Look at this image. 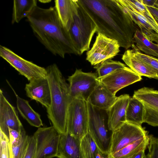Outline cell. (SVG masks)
I'll use <instances>...</instances> for the list:
<instances>
[{
  "mask_svg": "<svg viewBox=\"0 0 158 158\" xmlns=\"http://www.w3.org/2000/svg\"><path fill=\"white\" fill-rule=\"evenodd\" d=\"M29 137L30 136L26 134L25 129H24L22 132L19 143L16 146H10L11 158H23Z\"/></svg>",
  "mask_w": 158,
  "mask_h": 158,
  "instance_id": "obj_29",
  "label": "cell"
},
{
  "mask_svg": "<svg viewBox=\"0 0 158 158\" xmlns=\"http://www.w3.org/2000/svg\"><path fill=\"white\" fill-rule=\"evenodd\" d=\"M15 93L17 109L23 117L31 126L39 128L43 126L40 115L32 108L27 101Z\"/></svg>",
  "mask_w": 158,
  "mask_h": 158,
  "instance_id": "obj_22",
  "label": "cell"
},
{
  "mask_svg": "<svg viewBox=\"0 0 158 158\" xmlns=\"http://www.w3.org/2000/svg\"><path fill=\"white\" fill-rule=\"evenodd\" d=\"M126 66L124 64L119 61L109 59L95 65L94 68L96 69L98 77H103L115 70Z\"/></svg>",
  "mask_w": 158,
  "mask_h": 158,
  "instance_id": "obj_28",
  "label": "cell"
},
{
  "mask_svg": "<svg viewBox=\"0 0 158 158\" xmlns=\"http://www.w3.org/2000/svg\"><path fill=\"white\" fill-rule=\"evenodd\" d=\"M154 6L158 9V0H156Z\"/></svg>",
  "mask_w": 158,
  "mask_h": 158,
  "instance_id": "obj_38",
  "label": "cell"
},
{
  "mask_svg": "<svg viewBox=\"0 0 158 158\" xmlns=\"http://www.w3.org/2000/svg\"><path fill=\"white\" fill-rule=\"evenodd\" d=\"M56 158H59V157H57ZM106 158H109V156H108V157H107Z\"/></svg>",
  "mask_w": 158,
  "mask_h": 158,
  "instance_id": "obj_39",
  "label": "cell"
},
{
  "mask_svg": "<svg viewBox=\"0 0 158 158\" xmlns=\"http://www.w3.org/2000/svg\"><path fill=\"white\" fill-rule=\"evenodd\" d=\"M117 1L127 11L134 22L139 27L143 35L151 41L158 44V34L150 23L128 3L127 0Z\"/></svg>",
  "mask_w": 158,
  "mask_h": 158,
  "instance_id": "obj_17",
  "label": "cell"
},
{
  "mask_svg": "<svg viewBox=\"0 0 158 158\" xmlns=\"http://www.w3.org/2000/svg\"><path fill=\"white\" fill-rule=\"evenodd\" d=\"M9 142L11 146L17 145L19 143L22 135V132L24 129L21 131L9 128Z\"/></svg>",
  "mask_w": 158,
  "mask_h": 158,
  "instance_id": "obj_34",
  "label": "cell"
},
{
  "mask_svg": "<svg viewBox=\"0 0 158 158\" xmlns=\"http://www.w3.org/2000/svg\"><path fill=\"white\" fill-rule=\"evenodd\" d=\"M149 139L148 135L135 141L118 151L109 155V158H132L142 150L146 149Z\"/></svg>",
  "mask_w": 158,
  "mask_h": 158,
  "instance_id": "obj_24",
  "label": "cell"
},
{
  "mask_svg": "<svg viewBox=\"0 0 158 158\" xmlns=\"http://www.w3.org/2000/svg\"></svg>",
  "mask_w": 158,
  "mask_h": 158,
  "instance_id": "obj_40",
  "label": "cell"
},
{
  "mask_svg": "<svg viewBox=\"0 0 158 158\" xmlns=\"http://www.w3.org/2000/svg\"><path fill=\"white\" fill-rule=\"evenodd\" d=\"M87 103L88 133L101 152L109 155L110 137L108 133V131H110L108 128L107 111L94 106L88 102Z\"/></svg>",
  "mask_w": 158,
  "mask_h": 158,
  "instance_id": "obj_5",
  "label": "cell"
},
{
  "mask_svg": "<svg viewBox=\"0 0 158 158\" xmlns=\"http://www.w3.org/2000/svg\"><path fill=\"white\" fill-rule=\"evenodd\" d=\"M98 78L97 73L85 72L81 69H76L74 73L67 79L70 100L78 98L87 102L99 84Z\"/></svg>",
  "mask_w": 158,
  "mask_h": 158,
  "instance_id": "obj_7",
  "label": "cell"
},
{
  "mask_svg": "<svg viewBox=\"0 0 158 158\" xmlns=\"http://www.w3.org/2000/svg\"><path fill=\"white\" fill-rule=\"evenodd\" d=\"M132 97L143 105V123L158 127V90L144 87L135 91Z\"/></svg>",
  "mask_w": 158,
  "mask_h": 158,
  "instance_id": "obj_13",
  "label": "cell"
},
{
  "mask_svg": "<svg viewBox=\"0 0 158 158\" xmlns=\"http://www.w3.org/2000/svg\"><path fill=\"white\" fill-rule=\"evenodd\" d=\"M36 148V140L33 135L30 136L23 158H34Z\"/></svg>",
  "mask_w": 158,
  "mask_h": 158,
  "instance_id": "obj_33",
  "label": "cell"
},
{
  "mask_svg": "<svg viewBox=\"0 0 158 158\" xmlns=\"http://www.w3.org/2000/svg\"><path fill=\"white\" fill-rule=\"evenodd\" d=\"M122 59L129 68L140 76L158 79L156 73L137 58L132 49L127 50L123 54Z\"/></svg>",
  "mask_w": 158,
  "mask_h": 158,
  "instance_id": "obj_19",
  "label": "cell"
},
{
  "mask_svg": "<svg viewBox=\"0 0 158 158\" xmlns=\"http://www.w3.org/2000/svg\"><path fill=\"white\" fill-rule=\"evenodd\" d=\"M120 47L116 40L98 33L92 47L86 52V60L95 66L116 56L120 51Z\"/></svg>",
  "mask_w": 158,
  "mask_h": 158,
  "instance_id": "obj_9",
  "label": "cell"
},
{
  "mask_svg": "<svg viewBox=\"0 0 158 158\" xmlns=\"http://www.w3.org/2000/svg\"><path fill=\"white\" fill-rule=\"evenodd\" d=\"M94 22L97 32L117 40L127 50L134 44L137 28L130 15L117 0H77Z\"/></svg>",
  "mask_w": 158,
  "mask_h": 158,
  "instance_id": "obj_1",
  "label": "cell"
},
{
  "mask_svg": "<svg viewBox=\"0 0 158 158\" xmlns=\"http://www.w3.org/2000/svg\"><path fill=\"white\" fill-rule=\"evenodd\" d=\"M0 56L29 81L34 78L47 77L46 68L23 59L10 49L1 45Z\"/></svg>",
  "mask_w": 158,
  "mask_h": 158,
  "instance_id": "obj_11",
  "label": "cell"
},
{
  "mask_svg": "<svg viewBox=\"0 0 158 158\" xmlns=\"http://www.w3.org/2000/svg\"><path fill=\"white\" fill-rule=\"evenodd\" d=\"M25 89L27 96L32 100L38 102L47 109L51 102V92L46 77L34 78L26 85Z\"/></svg>",
  "mask_w": 158,
  "mask_h": 158,
  "instance_id": "obj_15",
  "label": "cell"
},
{
  "mask_svg": "<svg viewBox=\"0 0 158 158\" xmlns=\"http://www.w3.org/2000/svg\"><path fill=\"white\" fill-rule=\"evenodd\" d=\"M117 98L99 83L90 95L87 102L94 106L107 110Z\"/></svg>",
  "mask_w": 158,
  "mask_h": 158,
  "instance_id": "obj_20",
  "label": "cell"
},
{
  "mask_svg": "<svg viewBox=\"0 0 158 158\" xmlns=\"http://www.w3.org/2000/svg\"><path fill=\"white\" fill-rule=\"evenodd\" d=\"M68 31L78 55H81L89 50L91 40L97 32V28L79 5L77 0L73 20Z\"/></svg>",
  "mask_w": 158,
  "mask_h": 158,
  "instance_id": "obj_4",
  "label": "cell"
},
{
  "mask_svg": "<svg viewBox=\"0 0 158 158\" xmlns=\"http://www.w3.org/2000/svg\"><path fill=\"white\" fill-rule=\"evenodd\" d=\"M130 98L128 94L120 95L107 110L108 128L111 131L118 128L126 121V112Z\"/></svg>",
  "mask_w": 158,
  "mask_h": 158,
  "instance_id": "obj_16",
  "label": "cell"
},
{
  "mask_svg": "<svg viewBox=\"0 0 158 158\" xmlns=\"http://www.w3.org/2000/svg\"><path fill=\"white\" fill-rule=\"evenodd\" d=\"M133 40L136 46L140 51L146 55L158 57V44L146 38L138 28L134 35Z\"/></svg>",
  "mask_w": 158,
  "mask_h": 158,
  "instance_id": "obj_26",
  "label": "cell"
},
{
  "mask_svg": "<svg viewBox=\"0 0 158 158\" xmlns=\"http://www.w3.org/2000/svg\"><path fill=\"white\" fill-rule=\"evenodd\" d=\"M87 102L78 98L71 100L67 118V132L81 139L88 132Z\"/></svg>",
  "mask_w": 158,
  "mask_h": 158,
  "instance_id": "obj_6",
  "label": "cell"
},
{
  "mask_svg": "<svg viewBox=\"0 0 158 158\" xmlns=\"http://www.w3.org/2000/svg\"><path fill=\"white\" fill-rule=\"evenodd\" d=\"M34 34L53 55L64 58L66 54L77 55L69 32L62 26L55 8L37 6L27 17Z\"/></svg>",
  "mask_w": 158,
  "mask_h": 158,
  "instance_id": "obj_2",
  "label": "cell"
},
{
  "mask_svg": "<svg viewBox=\"0 0 158 158\" xmlns=\"http://www.w3.org/2000/svg\"><path fill=\"white\" fill-rule=\"evenodd\" d=\"M54 6L63 27L69 30L72 22L77 0H56Z\"/></svg>",
  "mask_w": 158,
  "mask_h": 158,
  "instance_id": "obj_21",
  "label": "cell"
},
{
  "mask_svg": "<svg viewBox=\"0 0 158 158\" xmlns=\"http://www.w3.org/2000/svg\"><path fill=\"white\" fill-rule=\"evenodd\" d=\"M131 47L135 56L152 69L158 77V58L142 53L134 44Z\"/></svg>",
  "mask_w": 158,
  "mask_h": 158,
  "instance_id": "obj_30",
  "label": "cell"
},
{
  "mask_svg": "<svg viewBox=\"0 0 158 158\" xmlns=\"http://www.w3.org/2000/svg\"><path fill=\"white\" fill-rule=\"evenodd\" d=\"M0 158H11L9 138L0 130Z\"/></svg>",
  "mask_w": 158,
  "mask_h": 158,
  "instance_id": "obj_31",
  "label": "cell"
},
{
  "mask_svg": "<svg viewBox=\"0 0 158 158\" xmlns=\"http://www.w3.org/2000/svg\"><path fill=\"white\" fill-rule=\"evenodd\" d=\"M81 139L68 132L60 135L57 157L82 158L80 151Z\"/></svg>",
  "mask_w": 158,
  "mask_h": 158,
  "instance_id": "obj_18",
  "label": "cell"
},
{
  "mask_svg": "<svg viewBox=\"0 0 158 158\" xmlns=\"http://www.w3.org/2000/svg\"><path fill=\"white\" fill-rule=\"evenodd\" d=\"M146 6L158 24V9L154 6Z\"/></svg>",
  "mask_w": 158,
  "mask_h": 158,
  "instance_id": "obj_35",
  "label": "cell"
},
{
  "mask_svg": "<svg viewBox=\"0 0 158 158\" xmlns=\"http://www.w3.org/2000/svg\"><path fill=\"white\" fill-rule=\"evenodd\" d=\"M156 0H142L143 4L147 6H154Z\"/></svg>",
  "mask_w": 158,
  "mask_h": 158,
  "instance_id": "obj_36",
  "label": "cell"
},
{
  "mask_svg": "<svg viewBox=\"0 0 158 158\" xmlns=\"http://www.w3.org/2000/svg\"><path fill=\"white\" fill-rule=\"evenodd\" d=\"M60 135L53 126L39 128L33 135L36 140L34 158L56 157Z\"/></svg>",
  "mask_w": 158,
  "mask_h": 158,
  "instance_id": "obj_10",
  "label": "cell"
},
{
  "mask_svg": "<svg viewBox=\"0 0 158 158\" xmlns=\"http://www.w3.org/2000/svg\"><path fill=\"white\" fill-rule=\"evenodd\" d=\"M145 149H143L135 155L132 158H147L145 153Z\"/></svg>",
  "mask_w": 158,
  "mask_h": 158,
  "instance_id": "obj_37",
  "label": "cell"
},
{
  "mask_svg": "<svg viewBox=\"0 0 158 158\" xmlns=\"http://www.w3.org/2000/svg\"><path fill=\"white\" fill-rule=\"evenodd\" d=\"M149 138L147 158H158V138L151 135H149Z\"/></svg>",
  "mask_w": 158,
  "mask_h": 158,
  "instance_id": "obj_32",
  "label": "cell"
},
{
  "mask_svg": "<svg viewBox=\"0 0 158 158\" xmlns=\"http://www.w3.org/2000/svg\"><path fill=\"white\" fill-rule=\"evenodd\" d=\"M36 0H14L12 14V23H19L27 17L37 6Z\"/></svg>",
  "mask_w": 158,
  "mask_h": 158,
  "instance_id": "obj_23",
  "label": "cell"
},
{
  "mask_svg": "<svg viewBox=\"0 0 158 158\" xmlns=\"http://www.w3.org/2000/svg\"><path fill=\"white\" fill-rule=\"evenodd\" d=\"M9 128L21 131L24 129L15 108L0 90V130L9 138Z\"/></svg>",
  "mask_w": 158,
  "mask_h": 158,
  "instance_id": "obj_14",
  "label": "cell"
},
{
  "mask_svg": "<svg viewBox=\"0 0 158 158\" xmlns=\"http://www.w3.org/2000/svg\"><path fill=\"white\" fill-rule=\"evenodd\" d=\"M148 135V131L142 125L126 121L112 132L109 155Z\"/></svg>",
  "mask_w": 158,
  "mask_h": 158,
  "instance_id": "obj_8",
  "label": "cell"
},
{
  "mask_svg": "<svg viewBox=\"0 0 158 158\" xmlns=\"http://www.w3.org/2000/svg\"><path fill=\"white\" fill-rule=\"evenodd\" d=\"M98 79L100 84L114 95L121 89L142 80L141 76L126 66Z\"/></svg>",
  "mask_w": 158,
  "mask_h": 158,
  "instance_id": "obj_12",
  "label": "cell"
},
{
  "mask_svg": "<svg viewBox=\"0 0 158 158\" xmlns=\"http://www.w3.org/2000/svg\"><path fill=\"white\" fill-rule=\"evenodd\" d=\"M144 106L137 99L130 97L126 112V120L142 125L143 123Z\"/></svg>",
  "mask_w": 158,
  "mask_h": 158,
  "instance_id": "obj_25",
  "label": "cell"
},
{
  "mask_svg": "<svg viewBox=\"0 0 158 158\" xmlns=\"http://www.w3.org/2000/svg\"><path fill=\"white\" fill-rule=\"evenodd\" d=\"M80 151L82 158H97L102 152L88 132L81 139Z\"/></svg>",
  "mask_w": 158,
  "mask_h": 158,
  "instance_id": "obj_27",
  "label": "cell"
},
{
  "mask_svg": "<svg viewBox=\"0 0 158 158\" xmlns=\"http://www.w3.org/2000/svg\"><path fill=\"white\" fill-rule=\"evenodd\" d=\"M46 69L51 96L50 105L47 109L48 116L58 132L64 134L67 132V114L71 101L69 84L56 64L50 65Z\"/></svg>",
  "mask_w": 158,
  "mask_h": 158,
  "instance_id": "obj_3",
  "label": "cell"
}]
</instances>
